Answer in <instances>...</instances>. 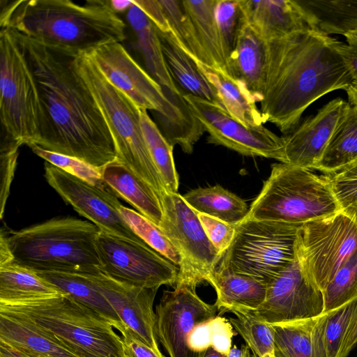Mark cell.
I'll list each match as a JSON object with an SVG mask.
<instances>
[{
  "mask_svg": "<svg viewBox=\"0 0 357 357\" xmlns=\"http://www.w3.org/2000/svg\"><path fill=\"white\" fill-rule=\"evenodd\" d=\"M156 30L167 67L174 81L188 91V94L222 106L215 87L197 63L178 46L172 32H163L157 27Z\"/></svg>",
  "mask_w": 357,
  "mask_h": 357,
  "instance_id": "cell-26",
  "label": "cell"
},
{
  "mask_svg": "<svg viewBox=\"0 0 357 357\" xmlns=\"http://www.w3.org/2000/svg\"><path fill=\"white\" fill-rule=\"evenodd\" d=\"M0 313L34 324L79 357H123L114 324L67 294L0 303Z\"/></svg>",
  "mask_w": 357,
  "mask_h": 357,
  "instance_id": "cell-4",
  "label": "cell"
},
{
  "mask_svg": "<svg viewBox=\"0 0 357 357\" xmlns=\"http://www.w3.org/2000/svg\"><path fill=\"white\" fill-rule=\"evenodd\" d=\"M86 52L104 77L140 109L160 112L166 98L161 86L132 58L119 42Z\"/></svg>",
  "mask_w": 357,
  "mask_h": 357,
  "instance_id": "cell-17",
  "label": "cell"
},
{
  "mask_svg": "<svg viewBox=\"0 0 357 357\" xmlns=\"http://www.w3.org/2000/svg\"><path fill=\"white\" fill-rule=\"evenodd\" d=\"M96 248L102 273L132 286L159 289L175 287L179 268L149 245H142L100 231Z\"/></svg>",
  "mask_w": 357,
  "mask_h": 357,
  "instance_id": "cell-12",
  "label": "cell"
},
{
  "mask_svg": "<svg viewBox=\"0 0 357 357\" xmlns=\"http://www.w3.org/2000/svg\"><path fill=\"white\" fill-rule=\"evenodd\" d=\"M45 177L66 204L96 225L100 231L148 245L123 220L120 213L122 205L107 185L105 187L93 185L48 162L45 163Z\"/></svg>",
  "mask_w": 357,
  "mask_h": 357,
  "instance_id": "cell-13",
  "label": "cell"
},
{
  "mask_svg": "<svg viewBox=\"0 0 357 357\" xmlns=\"http://www.w3.org/2000/svg\"><path fill=\"white\" fill-rule=\"evenodd\" d=\"M120 213L134 231L152 249L174 263L178 268L183 264L182 257L164 231L139 213L123 205Z\"/></svg>",
  "mask_w": 357,
  "mask_h": 357,
  "instance_id": "cell-39",
  "label": "cell"
},
{
  "mask_svg": "<svg viewBox=\"0 0 357 357\" xmlns=\"http://www.w3.org/2000/svg\"><path fill=\"white\" fill-rule=\"evenodd\" d=\"M132 1L159 30L163 32H171L167 20L158 0H132Z\"/></svg>",
  "mask_w": 357,
  "mask_h": 357,
  "instance_id": "cell-49",
  "label": "cell"
},
{
  "mask_svg": "<svg viewBox=\"0 0 357 357\" xmlns=\"http://www.w3.org/2000/svg\"><path fill=\"white\" fill-rule=\"evenodd\" d=\"M215 305L204 301L195 289L176 286L163 291L155 307L158 339L169 357H199L190 341L195 329L217 316Z\"/></svg>",
  "mask_w": 357,
  "mask_h": 357,
  "instance_id": "cell-16",
  "label": "cell"
},
{
  "mask_svg": "<svg viewBox=\"0 0 357 357\" xmlns=\"http://www.w3.org/2000/svg\"><path fill=\"white\" fill-rule=\"evenodd\" d=\"M324 312L357 297V250L337 271L322 291Z\"/></svg>",
  "mask_w": 357,
  "mask_h": 357,
  "instance_id": "cell-41",
  "label": "cell"
},
{
  "mask_svg": "<svg viewBox=\"0 0 357 357\" xmlns=\"http://www.w3.org/2000/svg\"><path fill=\"white\" fill-rule=\"evenodd\" d=\"M197 215L208 239L222 255L233 241L236 232L235 225L198 212Z\"/></svg>",
  "mask_w": 357,
  "mask_h": 357,
  "instance_id": "cell-45",
  "label": "cell"
},
{
  "mask_svg": "<svg viewBox=\"0 0 357 357\" xmlns=\"http://www.w3.org/2000/svg\"><path fill=\"white\" fill-rule=\"evenodd\" d=\"M317 317L271 324L275 357H312V330Z\"/></svg>",
  "mask_w": 357,
  "mask_h": 357,
  "instance_id": "cell-38",
  "label": "cell"
},
{
  "mask_svg": "<svg viewBox=\"0 0 357 357\" xmlns=\"http://www.w3.org/2000/svg\"><path fill=\"white\" fill-rule=\"evenodd\" d=\"M116 330L122 338L123 357H165L144 344L124 324H121Z\"/></svg>",
  "mask_w": 357,
  "mask_h": 357,
  "instance_id": "cell-48",
  "label": "cell"
},
{
  "mask_svg": "<svg viewBox=\"0 0 357 357\" xmlns=\"http://www.w3.org/2000/svg\"><path fill=\"white\" fill-rule=\"evenodd\" d=\"M215 290V305L220 314L252 310L264 301L267 284L251 277L216 266L207 279Z\"/></svg>",
  "mask_w": 357,
  "mask_h": 357,
  "instance_id": "cell-23",
  "label": "cell"
},
{
  "mask_svg": "<svg viewBox=\"0 0 357 357\" xmlns=\"http://www.w3.org/2000/svg\"><path fill=\"white\" fill-rule=\"evenodd\" d=\"M357 160V106L350 107L340 119L314 169L331 174Z\"/></svg>",
  "mask_w": 357,
  "mask_h": 357,
  "instance_id": "cell-33",
  "label": "cell"
},
{
  "mask_svg": "<svg viewBox=\"0 0 357 357\" xmlns=\"http://www.w3.org/2000/svg\"><path fill=\"white\" fill-rule=\"evenodd\" d=\"M19 142L1 135L0 145V218L10 194V185L14 177L18 156Z\"/></svg>",
  "mask_w": 357,
  "mask_h": 357,
  "instance_id": "cell-44",
  "label": "cell"
},
{
  "mask_svg": "<svg viewBox=\"0 0 357 357\" xmlns=\"http://www.w3.org/2000/svg\"><path fill=\"white\" fill-rule=\"evenodd\" d=\"M326 176L287 163H275L245 218L302 225L340 211Z\"/></svg>",
  "mask_w": 357,
  "mask_h": 357,
  "instance_id": "cell-6",
  "label": "cell"
},
{
  "mask_svg": "<svg viewBox=\"0 0 357 357\" xmlns=\"http://www.w3.org/2000/svg\"><path fill=\"white\" fill-rule=\"evenodd\" d=\"M0 27L43 43L89 52L126 38V24L109 1L1 0Z\"/></svg>",
  "mask_w": 357,
  "mask_h": 357,
  "instance_id": "cell-3",
  "label": "cell"
},
{
  "mask_svg": "<svg viewBox=\"0 0 357 357\" xmlns=\"http://www.w3.org/2000/svg\"><path fill=\"white\" fill-rule=\"evenodd\" d=\"M356 357H357V355H356Z\"/></svg>",
  "mask_w": 357,
  "mask_h": 357,
  "instance_id": "cell-59",
  "label": "cell"
},
{
  "mask_svg": "<svg viewBox=\"0 0 357 357\" xmlns=\"http://www.w3.org/2000/svg\"><path fill=\"white\" fill-rule=\"evenodd\" d=\"M140 121L149 153L166 190L170 192H177L179 177L173 157L174 147L164 137L146 110L141 109Z\"/></svg>",
  "mask_w": 357,
  "mask_h": 357,
  "instance_id": "cell-36",
  "label": "cell"
},
{
  "mask_svg": "<svg viewBox=\"0 0 357 357\" xmlns=\"http://www.w3.org/2000/svg\"><path fill=\"white\" fill-rule=\"evenodd\" d=\"M158 1L167 20L171 32L178 46L196 63L213 68L197 31L182 6L181 1Z\"/></svg>",
  "mask_w": 357,
  "mask_h": 357,
  "instance_id": "cell-37",
  "label": "cell"
},
{
  "mask_svg": "<svg viewBox=\"0 0 357 357\" xmlns=\"http://www.w3.org/2000/svg\"><path fill=\"white\" fill-rule=\"evenodd\" d=\"M63 294L36 272L10 260L0 263V303Z\"/></svg>",
  "mask_w": 357,
  "mask_h": 357,
  "instance_id": "cell-30",
  "label": "cell"
},
{
  "mask_svg": "<svg viewBox=\"0 0 357 357\" xmlns=\"http://www.w3.org/2000/svg\"><path fill=\"white\" fill-rule=\"evenodd\" d=\"M344 35H349L357 40V29L349 31L346 32L344 34H343V36H344Z\"/></svg>",
  "mask_w": 357,
  "mask_h": 357,
  "instance_id": "cell-58",
  "label": "cell"
},
{
  "mask_svg": "<svg viewBox=\"0 0 357 357\" xmlns=\"http://www.w3.org/2000/svg\"><path fill=\"white\" fill-rule=\"evenodd\" d=\"M192 112L208 132L207 142L246 156L272 158L284 162L283 137L263 125L247 127L231 116L220 105L191 94H184Z\"/></svg>",
  "mask_w": 357,
  "mask_h": 357,
  "instance_id": "cell-14",
  "label": "cell"
},
{
  "mask_svg": "<svg viewBox=\"0 0 357 357\" xmlns=\"http://www.w3.org/2000/svg\"><path fill=\"white\" fill-rule=\"evenodd\" d=\"M126 18L136 35V45L149 74L160 86L177 89L167 67L155 26L134 3L126 12Z\"/></svg>",
  "mask_w": 357,
  "mask_h": 357,
  "instance_id": "cell-29",
  "label": "cell"
},
{
  "mask_svg": "<svg viewBox=\"0 0 357 357\" xmlns=\"http://www.w3.org/2000/svg\"><path fill=\"white\" fill-rule=\"evenodd\" d=\"M29 147L36 155L67 173L93 185L106 186L102 176L101 169L77 158L47 151L36 144H31Z\"/></svg>",
  "mask_w": 357,
  "mask_h": 357,
  "instance_id": "cell-42",
  "label": "cell"
},
{
  "mask_svg": "<svg viewBox=\"0 0 357 357\" xmlns=\"http://www.w3.org/2000/svg\"><path fill=\"white\" fill-rule=\"evenodd\" d=\"M233 312L275 324L321 315L324 299L322 292L306 277L296 258L268 283L265 300L259 307Z\"/></svg>",
  "mask_w": 357,
  "mask_h": 357,
  "instance_id": "cell-15",
  "label": "cell"
},
{
  "mask_svg": "<svg viewBox=\"0 0 357 357\" xmlns=\"http://www.w3.org/2000/svg\"><path fill=\"white\" fill-rule=\"evenodd\" d=\"M13 31L38 93L39 137L36 145L77 158L99 169L116 160L109 128L78 72V52L47 45Z\"/></svg>",
  "mask_w": 357,
  "mask_h": 357,
  "instance_id": "cell-1",
  "label": "cell"
},
{
  "mask_svg": "<svg viewBox=\"0 0 357 357\" xmlns=\"http://www.w3.org/2000/svg\"><path fill=\"white\" fill-rule=\"evenodd\" d=\"M336 40L315 28L265 40L259 109L264 123L288 135L312 102L331 91L347 89L353 78L335 49Z\"/></svg>",
  "mask_w": 357,
  "mask_h": 357,
  "instance_id": "cell-2",
  "label": "cell"
},
{
  "mask_svg": "<svg viewBox=\"0 0 357 357\" xmlns=\"http://www.w3.org/2000/svg\"><path fill=\"white\" fill-rule=\"evenodd\" d=\"M236 318H230L236 332L246 343L254 357H275L274 331L271 324L257 320L239 312H231Z\"/></svg>",
  "mask_w": 357,
  "mask_h": 357,
  "instance_id": "cell-40",
  "label": "cell"
},
{
  "mask_svg": "<svg viewBox=\"0 0 357 357\" xmlns=\"http://www.w3.org/2000/svg\"><path fill=\"white\" fill-rule=\"evenodd\" d=\"M215 3L216 0L181 1L213 68L231 77L229 56L215 20Z\"/></svg>",
  "mask_w": 357,
  "mask_h": 357,
  "instance_id": "cell-28",
  "label": "cell"
},
{
  "mask_svg": "<svg viewBox=\"0 0 357 357\" xmlns=\"http://www.w3.org/2000/svg\"><path fill=\"white\" fill-rule=\"evenodd\" d=\"M357 310V297L317 317L312 330V357H338L351 321Z\"/></svg>",
  "mask_w": 357,
  "mask_h": 357,
  "instance_id": "cell-31",
  "label": "cell"
},
{
  "mask_svg": "<svg viewBox=\"0 0 357 357\" xmlns=\"http://www.w3.org/2000/svg\"><path fill=\"white\" fill-rule=\"evenodd\" d=\"M357 344V310L353 317L341 346L338 357H347Z\"/></svg>",
  "mask_w": 357,
  "mask_h": 357,
  "instance_id": "cell-51",
  "label": "cell"
},
{
  "mask_svg": "<svg viewBox=\"0 0 357 357\" xmlns=\"http://www.w3.org/2000/svg\"><path fill=\"white\" fill-rule=\"evenodd\" d=\"M0 341L33 357H79L34 324L2 313H0Z\"/></svg>",
  "mask_w": 357,
  "mask_h": 357,
  "instance_id": "cell-25",
  "label": "cell"
},
{
  "mask_svg": "<svg viewBox=\"0 0 357 357\" xmlns=\"http://www.w3.org/2000/svg\"><path fill=\"white\" fill-rule=\"evenodd\" d=\"M36 272V271H35ZM40 277L83 305L109 320L116 330L123 324L107 300L84 274L66 271H38Z\"/></svg>",
  "mask_w": 357,
  "mask_h": 357,
  "instance_id": "cell-34",
  "label": "cell"
},
{
  "mask_svg": "<svg viewBox=\"0 0 357 357\" xmlns=\"http://www.w3.org/2000/svg\"><path fill=\"white\" fill-rule=\"evenodd\" d=\"M202 357H227V355L221 354L215 350L213 347H209L206 350Z\"/></svg>",
  "mask_w": 357,
  "mask_h": 357,
  "instance_id": "cell-57",
  "label": "cell"
},
{
  "mask_svg": "<svg viewBox=\"0 0 357 357\" xmlns=\"http://www.w3.org/2000/svg\"><path fill=\"white\" fill-rule=\"evenodd\" d=\"M243 19L264 40L318 28L312 17L293 0H238Z\"/></svg>",
  "mask_w": 357,
  "mask_h": 357,
  "instance_id": "cell-20",
  "label": "cell"
},
{
  "mask_svg": "<svg viewBox=\"0 0 357 357\" xmlns=\"http://www.w3.org/2000/svg\"><path fill=\"white\" fill-rule=\"evenodd\" d=\"M100 229L90 221L56 218L6 234L13 261L38 271L86 274L102 272L96 238Z\"/></svg>",
  "mask_w": 357,
  "mask_h": 357,
  "instance_id": "cell-5",
  "label": "cell"
},
{
  "mask_svg": "<svg viewBox=\"0 0 357 357\" xmlns=\"http://www.w3.org/2000/svg\"><path fill=\"white\" fill-rule=\"evenodd\" d=\"M160 199L164 215L159 227L179 251L183 259L175 287L196 289L197 284L207 281L222 255L206 236L197 212L183 196L166 191Z\"/></svg>",
  "mask_w": 357,
  "mask_h": 357,
  "instance_id": "cell-11",
  "label": "cell"
},
{
  "mask_svg": "<svg viewBox=\"0 0 357 357\" xmlns=\"http://www.w3.org/2000/svg\"><path fill=\"white\" fill-rule=\"evenodd\" d=\"M197 65L215 87L222 107L231 116L247 127L264 123L256 101L243 82L211 66Z\"/></svg>",
  "mask_w": 357,
  "mask_h": 357,
  "instance_id": "cell-27",
  "label": "cell"
},
{
  "mask_svg": "<svg viewBox=\"0 0 357 357\" xmlns=\"http://www.w3.org/2000/svg\"><path fill=\"white\" fill-rule=\"evenodd\" d=\"M325 176L335 181L356 180L357 179V160L335 172Z\"/></svg>",
  "mask_w": 357,
  "mask_h": 357,
  "instance_id": "cell-52",
  "label": "cell"
},
{
  "mask_svg": "<svg viewBox=\"0 0 357 357\" xmlns=\"http://www.w3.org/2000/svg\"><path fill=\"white\" fill-rule=\"evenodd\" d=\"M211 345L218 352L228 355L231 349L234 329L229 321L219 314L211 319Z\"/></svg>",
  "mask_w": 357,
  "mask_h": 357,
  "instance_id": "cell-47",
  "label": "cell"
},
{
  "mask_svg": "<svg viewBox=\"0 0 357 357\" xmlns=\"http://www.w3.org/2000/svg\"><path fill=\"white\" fill-rule=\"evenodd\" d=\"M76 65L109 128L117 160L149 183L160 198L167 190L144 136L141 109L104 77L86 52H78Z\"/></svg>",
  "mask_w": 357,
  "mask_h": 357,
  "instance_id": "cell-7",
  "label": "cell"
},
{
  "mask_svg": "<svg viewBox=\"0 0 357 357\" xmlns=\"http://www.w3.org/2000/svg\"><path fill=\"white\" fill-rule=\"evenodd\" d=\"M328 179L331 183L341 211L349 216L357 224V179L346 181H335L329 178Z\"/></svg>",
  "mask_w": 357,
  "mask_h": 357,
  "instance_id": "cell-46",
  "label": "cell"
},
{
  "mask_svg": "<svg viewBox=\"0 0 357 357\" xmlns=\"http://www.w3.org/2000/svg\"><path fill=\"white\" fill-rule=\"evenodd\" d=\"M84 274L107 300L123 324L148 347L162 354L155 331L153 303L158 289L138 287L117 281L103 273Z\"/></svg>",
  "mask_w": 357,
  "mask_h": 357,
  "instance_id": "cell-18",
  "label": "cell"
},
{
  "mask_svg": "<svg viewBox=\"0 0 357 357\" xmlns=\"http://www.w3.org/2000/svg\"><path fill=\"white\" fill-rule=\"evenodd\" d=\"M327 34H344L357 29V0L298 1Z\"/></svg>",
  "mask_w": 357,
  "mask_h": 357,
  "instance_id": "cell-35",
  "label": "cell"
},
{
  "mask_svg": "<svg viewBox=\"0 0 357 357\" xmlns=\"http://www.w3.org/2000/svg\"><path fill=\"white\" fill-rule=\"evenodd\" d=\"M107 186L121 197L140 214L160 227L163 219V209L159 196L143 179L128 169L118 160L101 169Z\"/></svg>",
  "mask_w": 357,
  "mask_h": 357,
  "instance_id": "cell-24",
  "label": "cell"
},
{
  "mask_svg": "<svg viewBox=\"0 0 357 357\" xmlns=\"http://www.w3.org/2000/svg\"><path fill=\"white\" fill-rule=\"evenodd\" d=\"M349 99V103L357 106V81H353L345 90Z\"/></svg>",
  "mask_w": 357,
  "mask_h": 357,
  "instance_id": "cell-56",
  "label": "cell"
},
{
  "mask_svg": "<svg viewBox=\"0 0 357 357\" xmlns=\"http://www.w3.org/2000/svg\"><path fill=\"white\" fill-rule=\"evenodd\" d=\"M344 36L347 43L336 40L335 47L348 67L353 81H357V40L349 35Z\"/></svg>",
  "mask_w": 357,
  "mask_h": 357,
  "instance_id": "cell-50",
  "label": "cell"
},
{
  "mask_svg": "<svg viewBox=\"0 0 357 357\" xmlns=\"http://www.w3.org/2000/svg\"><path fill=\"white\" fill-rule=\"evenodd\" d=\"M350 104L337 98L283 137L284 162L315 169L341 117Z\"/></svg>",
  "mask_w": 357,
  "mask_h": 357,
  "instance_id": "cell-19",
  "label": "cell"
},
{
  "mask_svg": "<svg viewBox=\"0 0 357 357\" xmlns=\"http://www.w3.org/2000/svg\"><path fill=\"white\" fill-rule=\"evenodd\" d=\"M195 211L232 225H237L248 215L247 203L219 185L198 188L183 195Z\"/></svg>",
  "mask_w": 357,
  "mask_h": 357,
  "instance_id": "cell-32",
  "label": "cell"
},
{
  "mask_svg": "<svg viewBox=\"0 0 357 357\" xmlns=\"http://www.w3.org/2000/svg\"><path fill=\"white\" fill-rule=\"evenodd\" d=\"M229 66L231 77L243 82L256 102H260L264 86L266 41L243 17Z\"/></svg>",
  "mask_w": 357,
  "mask_h": 357,
  "instance_id": "cell-21",
  "label": "cell"
},
{
  "mask_svg": "<svg viewBox=\"0 0 357 357\" xmlns=\"http://www.w3.org/2000/svg\"><path fill=\"white\" fill-rule=\"evenodd\" d=\"M166 100L162 109L155 112L160 124V130L173 147L178 145L188 154L192 153L195 144L205 130L192 112L184 94L178 88L162 86Z\"/></svg>",
  "mask_w": 357,
  "mask_h": 357,
  "instance_id": "cell-22",
  "label": "cell"
},
{
  "mask_svg": "<svg viewBox=\"0 0 357 357\" xmlns=\"http://www.w3.org/2000/svg\"><path fill=\"white\" fill-rule=\"evenodd\" d=\"M357 250V224L341 211L304 223L298 229L296 256L309 280L321 292Z\"/></svg>",
  "mask_w": 357,
  "mask_h": 357,
  "instance_id": "cell-10",
  "label": "cell"
},
{
  "mask_svg": "<svg viewBox=\"0 0 357 357\" xmlns=\"http://www.w3.org/2000/svg\"><path fill=\"white\" fill-rule=\"evenodd\" d=\"M215 16L229 59L243 21L238 0H216Z\"/></svg>",
  "mask_w": 357,
  "mask_h": 357,
  "instance_id": "cell-43",
  "label": "cell"
},
{
  "mask_svg": "<svg viewBox=\"0 0 357 357\" xmlns=\"http://www.w3.org/2000/svg\"><path fill=\"white\" fill-rule=\"evenodd\" d=\"M250 349L247 345H241L240 348L234 345L230 349L227 357H252Z\"/></svg>",
  "mask_w": 357,
  "mask_h": 357,
  "instance_id": "cell-55",
  "label": "cell"
},
{
  "mask_svg": "<svg viewBox=\"0 0 357 357\" xmlns=\"http://www.w3.org/2000/svg\"><path fill=\"white\" fill-rule=\"evenodd\" d=\"M301 225L244 218L217 266L268 284L296 258Z\"/></svg>",
  "mask_w": 357,
  "mask_h": 357,
  "instance_id": "cell-8",
  "label": "cell"
},
{
  "mask_svg": "<svg viewBox=\"0 0 357 357\" xmlns=\"http://www.w3.org/2000/svg\"><path fill=\"white\" fill-rule=\"evenodd\" d=\"M0 357H33L8 344L0 341Z\"/></svg>",
  "mask_w": 357,
  "mask_h": 357,
  "instance_id": "cell-53",
  "label": "cell"
},
{
  "mask_svg": "<svg viewBox=\"0 0 357 357\" xmlns=\"http://www.w3.org/2000/svg\"><path fill=\"white\" fill-rule=\"evenodd\" d=\"M109 3L111 9L116 14L127 12L133 5L132 0H109Z\"/></svg>",
  "mask_w": 357,
  "mask_h": 357,
  "instance_id": "cell-54",
  "label": "cell"
},
{
  "mask_svg": "<svg viewBox=\"0 0 357 357\" xmlns=\"http://www.w3.org/2000/svg\"><path fill=\"white\" fill-rule=\"evenodd\" d=\"M1 135L37 144L40 101L36 82L13 29L0 31Z\"/></svg>",
  "mask_w": 357,
  "mask_h": 357,
  "instance_id": "cell-9",
  "label": "cell"
}]
</instances>
